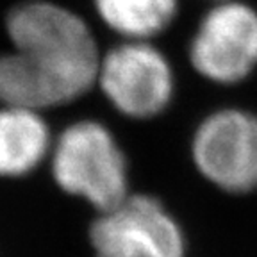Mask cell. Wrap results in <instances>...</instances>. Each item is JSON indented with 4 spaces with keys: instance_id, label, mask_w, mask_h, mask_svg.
Returning a JSON list of instances; mask_svg holds the SVG:
<instances>
[{
    "instance_id": "5b68a950",
    "label": "cell",
    "mask_w": 257,
    "mask_h": 257,
    "mask_svg": "<svg viewBox=\"0 0 257 257\" xmlns=\"http://www.w3.org/2000/svg\"><path fill=\"white\" fill-rule=\"evenodd\" d=\"M95 257H184L186 236L179 221L150 195H128L98 213L89 227Z\"/></svg>"
},
{
    "instance_id": "8992f818",
    "label": "cell",
    "mask_w": 257,
    "mask_h": 257,
    "mask_svg": "<svg viewBox=\"0 0 257 257\" xmlns=\"http://www.w3.org/2000/svg\"><path fill=\"white\" fill-rule=\"evenodd\" d=\"M189 63L214 84L232 86L257 68V11L239 0H218L189 41Z\"/></svg>"
},
{
    "instance_id": "277c9868",
    "label": "cell",
    "mask_w": 257,
    "mask_h": 257,
    "mask_svg": "<svg viewBox=\"0 0 257 257\" xmlns=\"http://www.w3.org/2000/svg\"><path fill=\"white\" fill-rule=\"evenodd\" d=\"M191 159L214 188L232 195L257 189V114L245 109L213 111L195 128Z\"/></svg>"
},
{
    "instance_id": "6da1fadb",
    "label": "cell",
    "mask_w": 257,
    "mask_h": 257,
    "mask_svg": "<svg viewBox=\"0 0 257 257\" xmlns=\"http://www.w3.org/2000/svg\"><path fill=\"white\" fill-rule=\"evenodd\" d=\"M11 50L0 52V104L45 109L72 104L96 86L100 52L77 13L48 0L6 16Z\"/></svg>"
},
{
    "instance_id": "7a4b0ae2",
    "label": "cell",
    "mask_w": 257,
    "mask_h": 257,
    "mask_svg": "<svg viewBox=\"0 0 257 257\" xmlns=\"http://www.w3.org/2000/svg\"><path fill=\"white\" fill-rule=\"evenodd\" d=\"M48 165L64 193L86 200L98 213L131 195L127 157L109 127L96 120L64 127L54 138Z\"/></svg>"
},
{
    "instance_id": "3957f363",
    "label": "cell",
    "mask_w": 257,
    "mask_h": 257,
    "mask_svg": "<svg viewBox=\"0 0 257 257\" xmlns=\"http://www.w3.org/2000/svg\"><path fill=\"white\" fill-rule=\"evenodd\" d=\"M96 86L121 116L149 120L172 104L175 72L152 41L121 40L102 54Z\"/></svg>"
},
{
    "instance_id": "ba28073f",
    "label": "cell",
    "mask_w": 257,
    "mask_h": 257,
    "mask_svg": "<svg viewBox=\"0 0 257 257\" xmlns=\"http://www.w3.org/2000/svg\"><path fill=\"white\" fill-rule=\"evenodd\" d=\"M104 25L127 41H152L179 13V0H93Z\"/></svg>"
},
{
    "instance_id": "52a82bcc",
    "label": "cell",
    "mask_w": 257,
    "mask_h": 257,
    "mask_svg": "<svg viewBox=\"0 0 257 257\" xmlns=\"http://www.w3.org/2000/svg\"><path fill=\"white\" fill-rule=\"evenodd\" d=\"M54 138L43 112L0 104V177L18 179L36 172L50 157Z\"/></svg>"
}]
</instances>
